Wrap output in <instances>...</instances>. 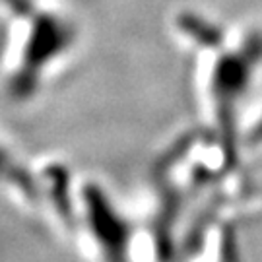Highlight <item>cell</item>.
<instances>
[]
</instances>
